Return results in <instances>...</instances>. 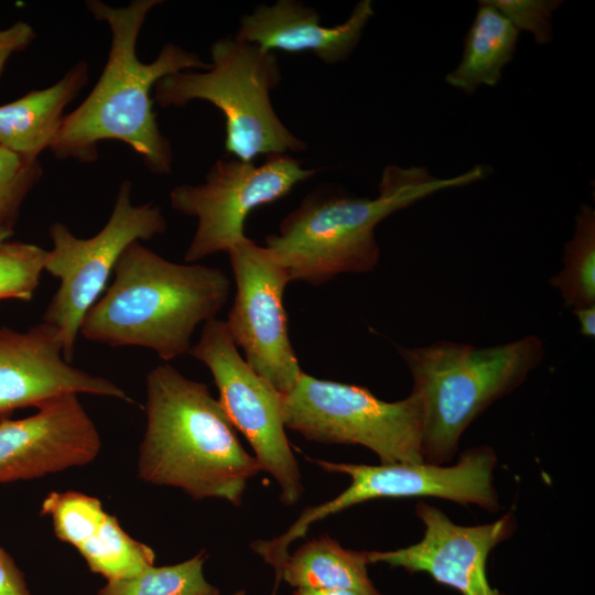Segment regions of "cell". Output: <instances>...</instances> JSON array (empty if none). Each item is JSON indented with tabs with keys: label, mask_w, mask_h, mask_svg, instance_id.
<instances>
[{
	"label": "cell",
	"mask_w": 595,
	"mask_h": 595,
	"mask_svg": "<svg viewBox=\"0 0 595 595\" xmlns=\"http://www.w3.org/2000/svg\"><path fill=\"white\" fill-rule=\"evenodd\" d=\"M145 416L137 462L143 482L241 504L261 469L207 385L169 364L154 367L145 379Z\"/></svg>",
	"instance_id": "2"
},
{
	"label": "cell",
	"mask_w": 595,
	"mask_h": 595,
	"mask_svg": "<svg viewBox=\"0 0 595 595\" xmlns=\"http://www.w3.org/2000/svg\"><path fill=\"white\" fill-rule=\"evenodd\" d=\"M210 56L207 69L182 71L160 79L153 101L161 108H180L193 100L213 104L225 118L226 151L242 161L306 148L272 106L270 91L281 80L273 52L228 35L212 44Z\"/></svg>",
	"instance_id": "6"
},
{
	"label": "cell",
	"mask_w": 595,
	"mask_h": 595,
	"mask_svg": "<svg viewBox=\"0 0 595 595\" xmlns=\"http://www.w3.org/2000/svg\"><path fill=\"white\" fill-rule=\"evenodd\" d=\"M40 513L51 517L60 541L77 550L97 530L107 512L97 497L65 490L48 493L42 501Z\"/></svg>",
	"instance_id": "23"
},
{
	"label": "cell",
	"mask_w": 595,
	"mask_h": 595,
	"mask_svg": "<svg viewBox=\"0 0 595 595\" xmlns=\"http://www.w3.org/2000/svg\"><path fill=\"white\" fill-rule=\"evenodd\" d=\"M519 31L533 34L539 44L551 40L552 12L562 3L555 0H488Z\"/></svg>",
	"instance_id": "26"
},
{
	"label": "cell",
	"mask_w": 595,
	"mask_h": 595,
	"mask_svg": "<svg viewBox=\"0 0 595 595\" xmlns=\"http://www.w3.org/2000/svg\"><path fill=\"white\" fill-rule=\"evenodd\" d=\"M329 473L350 477L349 486L329 501L304 509L281 536L262 540L264 558L281 564L289 555V545L304 537L311 524L355 505L378 498L436 497L462 505H476L494 512L498 494L494 486L497 457L489 446L463 452L452 466L432 463H394L365 465L312 459Z\"/></svg>",
	"instance_id": "9"
},
{
	"label": "cell",
	"mask_w": 595,
	"mask_h": 595,
	"mask_svg": "<svg viewBox=\"0 0 595 595\" xmlns=\"http://www.w3.org/2000/svg\"><path fill=\"white\" fill-rule=\"evenodd\" d=\"M35 39V30L25 21L0 29V80L11 57L26 50Z\"/></svg>",
	"instance_id": "27"
},
{
	"label": "cell",
	"mask_w": 595,
	"mask_h": 595,
	"mask_svg": "<svg viewBox=\"0 0 595 595\" xmlns=\"http://www.w3.org/2000/svg\"><path fill=\"white\" fill-rule=\"evenodd\" d=\"M227 253L236 283L227 328L247 364L286 394L303 372L289 337L283 304L290 278L271 250L248 237Z\"/></svg>",
	"instance_id": "12"
},
{
	"label": "cell",
	"mask_w": 595,
	"mask_h": 595,
	"mask_svg": "<svg viewBox=\"0 0 595 595\" xmlns=\"http://www.w3.org/2000/svg\"><path fill=\"white\" fill-rule=\"evenodd\" d=\"M234 595H246V593H245V591H239V592H237V593L234 594Z\"/></svg>",
	"instance_id": "32"
},
{
	"label": "cell",
	"mask_w": 595,
	"mask_h": 595,
	"mask_svg": "<svg viewBox=\"0 0 595 595\" xmlns=\"http://www.w3.org/2000/svg\"><path fill=\"white\" fill-rule=\"evenodd\" d=\"M43 175L39 160L0 147V221L14 227L21 206Z\"/></svg>",
	"instance_id": "25"
},
{
	"label": "cell",
	"mask_w": 595,
	"mask_h": 595,
	"mask_svg": "<svg viewBox=\"0 0 595 595\" xmlns=\"http://www.w3.org/2000/svg\"><path fill=\"white\" fill-rule=\"evenodd\" d=\"M230 288L221 269L176 263L136 241L119 258L112 282L85 315L79 334L173 360L188 354L196 327L216 317Z\"/></svg>",
	"instance_id": "3"
},
{
	"label": "cell",
	"mask_w": 595,
	"mask_h": 595,
	"mask_svg": "<svg viewBox=\"0 0 595 595\" xmlns=\"http://www.w3.org/2000/svg\"><path fill=\"white\" fill-rule=\"evenodd\" d=\"M550 284L566 307L595 305V210L587 204L580 207L574 235L564 246L563 268Z\"/></svg>",
	"instance_id": "21"
},
{
	"label": "cell",
	"mask_w": 595,
	"mask_h": 595,
	"mask_svg": "<svg viewBox=\"0 0 595 595\" xmlns=\"http://www.w3.org/2000/svg\"><path fill=\"white\" fill-rule=\"evenodd\" d=\"M315 173L288 154L268 155L260 165L221 159L212 165L203 183L171 190L172 208L197 220L184 261L196 263L227 252L247 238L245 224L253 209L284 197Z\"/></svg>",
	"instance_id": "11"
},
{
	"label": "cell",
	"mask_w": 595,
	"mask_h": 595,
	"mask_svg": "<svg viewBox=\"0 0 595 595\" xmlns=\"http://www.w3.org/2000/svg\"><path fill=\"white\" fill-rule=\"evenodd\" d=\"M132 183L121 182L112 212L105 226L90 238H79L63 223L48 228L52 249L44 271L60 285L42 321L54 325L63 344V356L72 363L83 320L107 288L123 251L133 242L165 232L167 224L159 206L134 205Z\"/></svg>",
	"instance_id": "8"
},
{
	"label": "cell",
	"mask_w": 595,
	"mask_h": 595,
	"mask_svg": "<svg viewBox=\"0 0 595 595\" xmlns=\"http://www.w3.org/2000/svg\"><path fill=\"white\" fill-rule=\"evenodd\" d=\"M161 0H132L112 7L100 0L86 1V8L109 26L111 40L105 67L85 100L64 116L50 150L57 159L94 163L98 143L117 140L139 154L154 174H170L173 151L160 131L151 93L163 77L182 71L207 69L194 52L166 43L154 61L143 63L137 42L149 12Z\"/></svg>",
	"instance_id": "1"
},
{
	"label": "cell",
	"mask_w": 595,
	"mask_h": 595,
	"mask_svg": "<svg viewBox=\"0 0 595 595\" xmlns=\"http://www.w3.org/2000/svg\"><path fill=\"white\" fill-rule=\"evenodd\" d=\"M0 595H32L23 572L13 558L0 547Z\"/></svg>",
	"instance_id": "28"
},
{
	"label": "cell",
	"mask_w": 595,
	"mask_h": 595,
	"mask_svg": "<svg viewBox=\"0 0 595 595\" xmlns=\"http://www.w3.org/2000/svg\"><path fill=\"white\" fill-rule=\"evenodd\" d=\"M77 551L88 569L107 581L132 577L155 563L154 551L130 537L108 512Z\"/></svg>",
	"instance_id": "20"
},
{
	"label": "cell",
	"mask_w": 595,
	"mask_h": 595,
	"mask_svg": "<svg viewBox=\"0 0 595 595\" xmlns=\"http://www.w3.org/2000/svg\"><path fill=\"white\" fill-rule=\"evenodd\" d=\"M366 551L343 548L327 534L302 544L286 558L280 578L293 587L344 589L382 595L368 576Z\"/></svg>",
	"instance_id": "18"
},
{
	"label": "cell",
	"mask_w": 595,
	"mask_h": 595,
	"mask_svg": "<svg viewBox=\"0 0 595 595\" xmlns=\"http://www.w3.org/2000/svg\"><path fill=\"white\" fill-rule=\"evenodd\" d=\"M475 20L464 41L463 58L445 77L467 94L480 85L495 86L512 60L519 30L488 0L478 2Z\"/></svg>",
	"instance_id": "19"
},
{
	"label": "cell",
	"mask_w": 595,
	"mask_h": 595,
	"mask_svg": "<svg viewBox=\"0 0 595 595\" xmlns=\"http://www.w3.org/2000/svg\"><path fill=\"white\" fill-rule=\"evenodd\" d=\"M421 402L424 462L442 465L456 453L469 424L490 404L518 388L543 359L536 335L476 347L439 340L423 347H399Z\"/></svg>",
	"instance_id": "5"
},
{
	"label": "cell",
	"mask_w": 595,
	"mask_h": 595,
	"mask_svg": "<svg viewBox=\"0 0 595 595\" xmlns=\"http://www.w3.org/2000/svg\"><path fill=\"white\" fill-rule=\"evenodd\" d=\"M88 82V64L79 61L53 85L0 105V147L29 160L53 144L66 107Z\"/></svg>",
	"instance_id": "17"
},
{
	"label": "cell",
	"mask_w": 595,
	"mask_h": 595,
	"mask_svg": "<svg viewBox=\"0 0 595 595\" xmlns=\"http://www.w3.org/2000/svg\"><path fill=\"white\" fill-rule=\"evenodd\" d=\"M286 429L320 443L357 444L381 464L422 463V410L413 391L388 402L365 387L323 380L304 371L282 394Z\"/></svg>",
	"instance_id": "7"
},
{
	"label": "cell",
	"mask_w": 595,
	"mask_h": 595,
	"mask_svg": "<svg viewBox=\"0 0 595 595\" xmlns=\"http://www.w3.org/2000/svg\"><path fill=\"white\" fill-rule=\"evenodd\" d=\"M206 554L177 564L152 565L139 574L120 580H110L96 595H220L204 575Z\"/></svg>",
	"instance_id": "22"
},
{
	"label": "cell",
	"mask_w": 595,
	"mask_h": 595,
	"mask_svg": "<svg viewBox=\"0 0 595 595\" xmlns=\"http://www.w3.org/2000/svg\"><path fill=\"white\" fill-rule=\"evenodd\" d=\"M485 166L450 177L432 176L423 166L388 165L375 198L314 192L266 239L290 281L321 285L342 273H365L379 263L376 226L397 210L448 187L484 178Z\"/></svg>",
	"instance_id": "4"
},
{
	"label": "cell",
	"mask_w": 595,
	"mask_h": 595,
	"mask_svg": "<svg viewBox=\"0 0 595 595\" xmlns=\"http://www.w3.org/2000/svg\"><path fill=\"white\" fill-rule=\"evenodd\" d=\"M374 13L372 2L361 0L345 22L325 26L315 9L295 0H278L245 14L235 35L269 52H311L322 62L335 64L350 55Z\"/></svg>",
	"instance_id": "16"
},
{
	"label": "cell",
	"mask_w": 595,
	"mask_h": 595,
	"mask_svg": "<svg viewBox=\"0 0 595 595\" xmlns=\"http://www.w3.org/2000/svg\"><path fill=\"white\" fill-rule=\"evenodd\" d=\"M47 250L30 242L0 245V300L31 301L44 271Z\"/></svg>",
	"instance_id": "24"
},
{
	"label": "cell",
	"mask_w": 595,
	"mask_h": 595,
	"mask_svg": "<svg viewBox=\"0 0 595 595\" xmlns=\"http://www.w3.org/2000/svg\"><path fill=\"white\" fill-rule=\"evenodd\" d=\"M292 595H357L350 591L344 589H323V588H310L299 587Z\"/></svg>",
	"instance_id": "30"
},
{
	"label": "cell",
	"mask_w": 595,
	"mask_h": 595,
	"mask_svg": "<svg viewBox=\"0 0 595 595\" xmlns=\"http://www.w3.org/2000/svg\"><path fill=\"white\" fill-rule=\"evenodd\" d=\"M13 235V228L0 221V245L10 240Z\"/></svg>",
	"instance_id": "31"
},
{
	"label": "cell",
	"mask_w": 595,
	"mask_h": 595,
	"mask_svg": "<svg viewBox=\"0 0 595 595\" xmlns=\"http://www.w3.org/2000/svg\"><path fill=\"white\" fill-rule=\"evenodd\" d=\"M580 324V333L586 337L595 336V305L573 309Z\"/></svg>",
	"instance_id": "29"
},
{
	"label": "cell",
	"mask_w": 595,
	"mask_h": 595,
	"mask_svg": "<svg viewBox=\"0 0 595 595\" xmlns=\"http://www.w3.org/2000/svg\"><path fill=\"white\" fill-rule=\"evenodd\" d=\"M101 450L99 432L77 394L0 423V484L40 478L91 463Z\"/></svg>",
	"instance_id": "15"
},
{
	"label": "cell",
	"mask_w": 595,
	"mask_h": 595,
	"mask_svg": "<svg viewBox=\"0 0 595 595\" xmlns=\"http://www.w3.org/2000/svg\"><path fill=\"white\" fill-rule=\"evenodd\" d=\"M415 513L424 526L422 539L397 550L366 551L368 563L426 573L462 595H505L490 586L486 564L491 550L515 531L511 511L478 526L456 524L437 507L422 501Z\"/></svg>",
	"instance_id": "13"
},
{
	"label": "cell",
	"mask_w": 595,
	"mask_h": 595,
	"mask_svg": "<svg viewBox=\"0 0 595 595\" xmlns=\"http://www.w3.org/2000/svg\"><path fill=\"white\" fill-rule=\"evenodd\" d=\"M83 393L134 403L115 382L67 363L54 325L42 321L24 332L0 327V423L19 409Z\"/></svg>",
	"instance_id": "14"
},
{
	"label": "cell",
	"mask_w": 595,
	"mask_h": 595,
	"mask_svg": "<svg viewBox=\"0 0 595 595\" xmlns=\"http://www.w3.org/2000/svg\"><path fill=\"white\" fill-rule=\"evenodd\" d=\"M188 354L212 372L221 408L250 444L260 469L275 479L281 501L296 504L303 485L285 433L282 394L247 364L225 321L205 322Z\"/></svg>",
	"instance_id": "10"
}]
</instances>
